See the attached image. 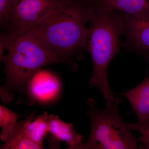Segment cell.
Masks as SVG:
<instances>
[{"label":"cell","mask_w":149,"mask_h":149,"mask_svg":"<svg viewBox=\"0 0 149 149\" xmlns=\"http://www.w3.org/2000/svg\"><path fill=\"white\" fill-rule=\"evenodd\" d=\"M61 4L55 0H12L8 33L24 34L48 13Z\"/></svg>","instance_id":"5"},{"label":"cell","mask_w":149,"mask_h":149,"mask_svg":"<svg viewBox=\"0 0 149 149\" xmlns=\"http://www.w3.org/2000/svg\"><path fill=\"white\" fill-rule=\"evenodd\" d=\"M88 7L74 2L58 6L35 23L26 33L63 59L72 70L86 50L88 33Z\"/></svg>","instance_id":"1"},{"label":"cell","mask_w":149,"mask_h":149,"mask_svg":"<svg viewBox=\"0 0 149 149\" xmlns=\"http://www.w3.org/2000/svg\"><path fill=\"white\" fill-rule=\"evenodd\" d=\"M27 94L33 101L48 104L54 101L61 91L60 81L49 71L41 70L36 72L27 85Z\"/></svg>","instance_id":"7"},{"label":"cell","mask_w":149,"mask_h":149,"mask_svg":"<svg viewBox=\"0 0 149 149\" xmlns=\"http://www.w3.org/2000/svg\"><path fill=\"white\" fill-rule=\"evenodd\" d=\"M86 49L91 55L93 71L89 85L102 93L106 105L114 101V93L110 88L107 69L110 62L119 53L120 38L124 33L123 16L116 11H99L88 8Z\"/></svg>","instance_id":"2"},{"label":"cell","mask_w":149,"mask_h":149,"mask_svg":"<svg viewBox=\"0 0 149 149\" xmlns=\"http://www.w3.org/2000/svg\"><path fill=\"white\" fill-rule=\"evenodd\" d=\"M55 1L61 4H68L76 2L75 0H55Z\"/></svg>","instance_id":"17"},{"label":"cell","mask_w":149,"mask_h":149,"mask_svg":"<svg viewBox=\"0 0 149 149\" xmlns=\"http://www.w3.org/2000/svg\"><path fill=\"white\" fill-rule=\"evenodd\" d=\"M130 130L140 132L141 137L137 138L139 149H149V119L138 120L134 123H126Z\"/></svg>","instance_id":"14"},{"label":"cell","mask_w":149,"mask_h":149,"mask_svg":"<svg viewBox=\"0 0 149 149\" xmlns=\"http://www.w3.org/2000/svg\"><path fill=\"white\" fill-rule=\"evenodd\" d=\"M49 127L50 136L48 142L51 148H59L60 142H65L68 148L76 149L84 141V137L76 133L72 123L60 120L58 116L49 115Z\"/></svg>","instance_id":"8"},{"label":"cell","mask_w":149,"mask_h":149,"mask_svg":"<svg viewBox=\"0 0 149 149\" xmlns=\"http://www.w3.org/2000/svg\"><path fill=\"white\" fill-rule=\"evenodd\" d=\"M121 102L120 97L116 96L114 101L106 105L103 109H100L93 99H88L91 133L87 141L76 149L138 148L137 139L119 114L118 105Z\"/></svg>","instance_id":"4"},{"label":"cell","mask_w":149,"mask_h":149,"mask_svg":"<svg viewBox=\"0 0 149 149\" xmlns=\"http://www.w3.org/2000/svg\"><path fill=\"white\" fill-rule=\"evenodd\" d=\"M122 15L123 34L126 37L124 47L143 56L149 63V16L136 17Z\"/></svg>","instance_id":"6"},{"label":"cell","mask_w":149,"mask_h":149,"mask_svg":"<svg viewBox=\"0 0 149 149\" xmlns=\"http://www.w3.org/2000/svg\"><path fill=\"white\" fill-rule=\"evenodd\" d=\"M95 1V0H75V1L88 6L92 4Z\"/></svg>","instance_id":"16"},{"label":"cell","mask_w":149,"mask_h":149,"mask_svg":"<svg viewBox=\"0 0 149 149\" xmlns=\"http://www.w3.org/2000/svg\"><path fill=\"white\" fill-rule=\"evenodd\" d=\"M27 118L17 122L13 133L5 143L1 147L2 149H40L43 147L35 143L28 138L25 131Z\"/></svg>","instance_id":"12"},{"label":"cell","mask_w":149,"mask_h":149,"mask_svg":"<svg viewBox=\"0 0 149 149\" xmlns=\"http://www.w3.org/2000/svg\"><path fill=\"white\" fill-rule=\"evenodd\" d=\"M128 99L138 120L149 119V77L146 72L143 82L123 94Z\"/></svg>","instance_id":"10"},{"label":"cell","mask_w":149,"mask_h":149,"mask_svg":"<svg viewBox=\"0 0 149 149\" xmlns=\"http://www.w3.org/2000/svg\"><path fill=\"white\" fill-rule=\"evenodd\" d=\"M1 60L5 64L6 91L22 88L43 67L66 61L27 33L1 35ZM6 89H4L5 90Z\"/></svg>","instance_id":"3"},{"label":"cell","mask_w":149,"mask_h":149,"mask_svg":"<svg viewBox=\"0 0 149 149\" xmlns=\"http://www.w3.org/2000/svg\"><path fill=\"white\" fill-rule=\"evenodd\" d=\"M35 112L27 118L25 131L27 136L35 143L43 147L44 139L49 132V115L47 112L35 118Z\"/></svg>","instance_id":"11"},{"label":"cell","mask_w":149,"mask_h":149,"mask_svg":"<svg viewBox=\"0 0 149 149\" xmlns=\"http://www.w3.org/2000/svg\"><path fill=\"white\" fill-rule=\"evenodd\" d=\"M20 116L21 115L1 105L0 126L1 131L0 139L3 142H6L11 136L16 126L17 120Z\"/></svg>","instance_id":"13"},{"label":"cell","mask_w":149,"mask_h":149,"mask_svg":"<svg viewBox=\"0 0 149 149\" xmlns=\"http://www.w3.org/2000/svg\"><path fill=\"white\" fill-rule=\"evenodd\" d=\"M89 8L99 11H116L123 15L149 16V0H95Z\"/></svg>","instance_id":"9"},{"label":"cell","mask_w":149,"mask_h":149,"mask_svg":"<svg viewBox=\"0 0 149 149\" xmlns=\"http://www.w3.org/2000/svg\"><path fill=\"white\" fill-rule=\"evenodd\" d=\"M12 0H0V22L2 27H8L9 13Z\"/></svg>","instance_id":"15"}]
</instances>
